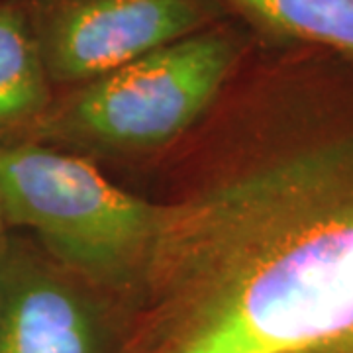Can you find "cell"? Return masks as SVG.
<instances>
[{
  "label": "cell",
  "instance_id": "6da1fadb",
  "mask_svg": "<svg viewBox=\"0 0 353 353\" xmlns=\"http://www.w3.org/2000/svg\"><path fill=\"white\" fill-rule=\"evenodd\" d=\"M116 301L120 353H353V106L253 75Z\"/></svg>",
  "mask_w": 353,
  "mask_h": 353
},
{
  "label": "cell",
  "instance_id": "8992f818",
  "mask_svg": "<svg viewBox=\"0 0 353 353\" xmlns=\"http://www.w3.org/2000/svg\"><path fill=\"white\" fill-rule=\"evenodd\" d=\"M53 102L24 2L0 0V141L24 139Z\"/></svg>",
  "mask_w": 353,
  "mask_h": 353
},
{
  "label": "cell",
  "instance_id": "277c9868",
  "mask_svg": "<svg viewBox=\"0 0 353 353\" xmlns=\"http://www.w3.org/2000/svg\"><path fill=\"white\" fill-rule=\"evenodd\" d=\"M51 85H85L210 26L206 0H26Z\"/></svg>",
  "mask_w": 353,
  "mask_h": 353
},
{
  "label": "cell",
  "instance_id": "5b68a950",
  "mask_svg": "<svg viewBox=\"0 0 353 353\" xmlns=\"http://www.w3.org/2000/svg\"><path fill=\"white\" fill-rule=\"evenodd\" d=\"M0 353H120V318L30 236L0 245Z\"/></svg>",
  "mask_w": 353,
  "mask_h": 353
},
{
  "label": "cell",
  "instance_id": "3957f363",
  "mask_svg": "<svg viewBox=\"0 0 353 353\" xmlns=\"http://www.w3.org/2000/svg\"><path fill=\"white\" fill-rule=\"evenodd\" d=\"M243 39L208 26L51 102L24 139L150 152L183 138L222 97L243 57Z\"/></svg>",
  "mask_w": 353,
  "mask_h": 353
},
{
  "label": "cell",
  "instance_id": "52a82bcc",
  "mask_svg": "<svg viewBox=\"0 0 353 353\" xmlns=\"http://www.w3.org/2000/svg\"><path fill=\"white\" fill-rule=\"evenodd\" d=\"M283 38L353 59V0H232Z\"/></svg>",
  "mask_w": 353,
  "mask_h": 353
},
{
  "label": "cell",
  "instance_id": "ba28073f",
  "mask_svg": "<svg viewBox=\"0 0 353 353\" xmlns=\"http://www.w3.org/2000/svg\"><path fill=\"white\" fill-rule=\"evenodd\" d=\"M8 232H10V228H8V224H6L4 214H2V208H0V245H2V241L6 240Z\"/></svg>",
  "mask_w": 353,
  "mask_h": 353
},
{
  "label": "cell",
  "instance_id": "7a4b0ae2",
  "mask_svg": "<svg viewBox=\"0 0 353 353\" xmlns=\"http://www.w3.org/2000/svg\"><path fill=\"white\" fill-rule=\"evenodd\" d=\"M0 208L53 261L116 303L136 281L155 226V202L116 187L57 145L0 141Z\"/></svg>",
  "mask_w": 353,
  "mask_h": 353
},
{
  "label": "cell",
  "instance_id": "9c48e42d",
  "mask_svg": "<svg viewBox=\"0 0 353 353\" xmlns=\"http://www.w3.org/2000/svg\"><path fill=\"white\" fill-rule=\"evenodd\" d=\"M20 2H26V0H20Z\"/></svg>",
  "mask_w": 353,
  "mask_h": 353
}]
</instances>
